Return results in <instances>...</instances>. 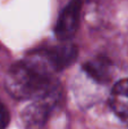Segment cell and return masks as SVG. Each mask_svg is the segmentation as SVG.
Listing matches in <instances>:
<instances>
[{
  "label": "cell",
  "mask_w": 128,
  "mask_h": 129,
  "mask_svg": "<svg viewBox=\"0 0 128 129\" xmlns=\"http://www.w3.org/2000/svg\"><path fill=\"white\" fill-rule=\"evenodd\" d=\"M84 0H70L57 20L54 33L59 41L67 42L76 34L81 22V13Z\"/></svg>",
  "instance_id": "obj_4"
},
{
  "label": "cell",
  "mask_w": 128,
  "mask_h": 129,
  "mask_svg": "<svg viewBox=\"0 0 128 129\" xmlns=\"http://www.w3.org/2000/svg\"><path fill=\"white\" fill-rule=\"evenodd\" d=\"M53 75L40 61L27 54L25 59L9 68L5 87L15 99L34 100L60 86Z\"/></svg>",
  "instance_id": "obj_1"
},
{
  "label": "cell",
  "mask_w": 128,
  "mask_h": 129,
  "mask_svg": "<svg viewBox=\"0 0 128 129\" xmlns=\"http://www.w3.org/2000/svg\"><path fill=\"white\" fill-rule=\"evenodd\" d=\"M83 70L100 84H107L112 76V61L104 56H98L84 63Z\"/></svg>",
  "instance_id": "obj_5"
},
{
  "label": "cell",
  "mask_w": 128,
  "mask_h": 129,
  "mask_svg": "<svg viewBox=\"0 0 128 129\" xmlns=\"http://www.w3.org/2000/svg\"><path fill=\"white\" fill-rule=\"evenodd\" d=\"M111 110L121 119H128V79H121L112 87L109 98Z\"/></svg>",
  "instance_id": "obj_6"
},
{
  "label": "cell",
  "mask_w": 128,
  "mask_h": 129,
  "mask_svg": "<svg viewBox=\"0 0 128 129\" xmlns=\"http://www.w3.org/2000/svg\"><path fill=\"white\" fill-rule=\"evenodd\" d=\"M61 87L52 89L51 92L34 99L22 113L23 125L26 129H40L47 123L53 109L61 100Z\"/></svg>",
  "instance_id": "obj_2"
},
{
  "label": "cell",
  "mask_w": 128,
  "mask_h": 129,
  "mask_svg": "<svg viewBox=\"0 0 128 129\" xmlns=\"http://www.w3.org/2000/svg\"><path fill=\"white\" fill-rule=\"evenodd\" d=\"M28 54L39 60L51 73L56 74L75 62L78 56V49L72 43H62L54 47L34 50Z\"/></svg>",
  "instance_id": "obj_3"
},
{
  "label": "cell",
  "mask_w": 128,
  "mask_h": 129,
  "mask_svg": "<svg viewBox=\"0 0 128 129\" xmlns=\"http://www.w3.org/2000/svg\"><path fill=\"white\" fill-rule=\"evenodd\" d=\"M9 112L7 110V108L0 102V129H6V127L9 123Z\"/></svg>",
  "instance_id": "obj_7"
}]
</instances>
